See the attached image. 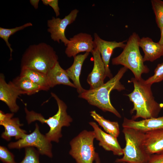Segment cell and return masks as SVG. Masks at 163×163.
I'll return each instance as SVG.
<instances>
[{"label":"cell","instance_id":"cell-33","mask_svg":"<svg viewBox=\"0 0 163 163\" xmlns=\"http://www.w3.org/2000/svg\"><path fill=\"white\" fill-rule=\"evenodd\" d=\"M96 163H100V159L99 158V156L97 157L96 159L95 160Z\"/></svg>","mask_w":163,"mask_h":163},{"label":"cell","instance_id":"cell-8","mask_svg":"<svg viewBox=\"0 0 163 163\" xmlns=\"http://www.w3.org/2000/svg\"><path fill=\"white\" fill-rule=\"evenodd\" d=\"M31 133L26 134L21 139L15 142H11L8 145L9 149H20L27 147L36 148L40 154L45 155L50 158L53 157L51 142L42 134L37 123Z\"/></svg>","mask_w":163,"mask_h":163},{"label":"cell","instance_id":"cell-15","mask_svg":"<svg viewBox=\"0 0 163 163\" xmlns=\"http://www.w3.org/2000/svg\"><path fill=\"white\" fill-rule=\"evenodd\" d=\"M92 54L94 66L92 71L88 76L87 82L90 86V89H94L104 84L106 75L105 65L99 51L97 48H94Z\"/></svg>","mask_w":163,"mask_h":163},{"label":"cell","instance_id":"cell-22","mask_svg":"<svg viewBox=\"0 0 163 163\" xmlns=\"http://www.w3.org/2000/svg\"><path fill=\"white\" fill-rule=\"evenodd\" d=\"M20 76L27 78L42 88L44 91L50 89L46 74L34 70L21 69Z\"/></svg>","mask_w":163,"mask_h":163},{"label":"cell","instance_id":"cell-29","mask_svg":"<svg viewBox=\"0 0 163 163\" xmlns=\"http://www.w3.org/2000/svg\"><path fill=\"white\" fill-rule=\"evenodd\" d=\"M43 4L46 5H49L53 9L56 17L60 15V9L58 5V0H42Z\"/></svg>","mask_w":163,"mask_h":163},{"label":"cell","instance_id":"cell-16","mask_svg":"<svg viewBox=\"0 0 163 163\" xmlns=\"http://www.w3.org/2000/svg\"><path fill=\"white\" fill-rule=\"evenodd\" d=\"M122 126L135 129L144 133L154 130L163 129V116L139 121L124 117Z\"/></svg>","mask_w":163,"mask_h":163},{"label":"cell","instance_id":"cell-13","mask_svg":"<svg viewBox=\"0 0 163 163\" xmlns=\"http://www.w3.org/2000/svg\"><path fill=\"white\" fill-rule=\"evenodd\" d=\"M23 93L18 90L11 81L7 83L4 75L0 74V100L5 103L12 113H17L19 109L16 101L18 96Z\"/></svg>","mask_w":163,"mask_h":163},{"label":"cell","instance_id":"cell-27","mask_svg":"<svg viewBox=\"0 0 163 163\" xmlns=\"http://www.w3.org/2000/svg\"><path fill=\"white\" fill-rule=\"evenodd\" d=\"M163 80V62L158 64L154 71V75L145 80L146 84L152 85L154 83H158Z\"/></svg>","mask_w":163,"mask_h":163},{"label":"cell","instance_id":"cell-4","mask_svg":"<svg viewBox=\"0 0 163 163\" xmlns=\"http://www.w3.org/2000/svg\"><path fill=\"white\" fill-rule=\"evenodd\" d=\"M53 48L45 43L30 45L22 56L21 69H28L46 74L58 62Z\"/></svg>","mask_w":163,"mask_h":163},{"label":"cell","instance_id":"cell-32","mask_svg":"<svg viewBox=\"0 0 163 163\" xmlns=\"http://www.w3.org/2000/svg\"><path fill=\"white\" fill-rule=\"evenodd\" d=\"M161 31V37L158 42L160 44L163 45V27L160 29Z\"/></svg>","mask_w":163,"mask_h":163},{"label":"cell","instance_id":"cell-9","mask_svg":"<svg viewBox=\"0 0 163 163\" xmlns=\"http://www.w3.org/2000/svg\"><path fill=\"white\" fill-rule=\"evenodd\" d=\"M78 12L79 11L75 9L62 19L53 17L47 21V31L50 34L52 40L59 43L61 41L66 46L70 41L65 36L66 29L68 25L75 20Z\"/></svg>","mask_w":163,"mask_h":163},{"label":"cell","instance_id":"cell-28","mask_svg":"<svg viewBox=\"0 0 163 163\" xmlns=\"http://www.w3.org/2000/svg\"><path fill=\"white\" fill-rule=\"evenodd\" d=\"M0 160L3 163H16L14 155L6 147L0 146Z\"/></svg>","mask_w":163,"mask_h":163},{"label":"cell","instance_id":"cell-5","mask_svg":"<svg viewBox=\"0 0 163 163\" xmlns=\"http://www.w3.org/2000/svg\"><path fill=\"white\" fill-rule=\"evenodd\" d=\"M140 38L136 32L130 36L123 51L118 56L112 59L113 65H121L130 70L135 78L139 80L143 74L147 73L149 69L145 65L143 57L140 53L139 43Z\"/></svg>","mask_w":163,"mask_h":163},{"label":"cell","instance_id":"cell-11","mask_svg":"<svg viewBox=\"0 0 163 163\" xmlns=\"http://www.w3.org/2000/svg\"><path fill=\"white\" fill-rule=\"evenodd\" d=\"M65 53L69 57H74L80 53H91L94 49V39L89 34L81 32L70 38Z\"/></svg>","mask_w":163,"mask_h":163},{"label":"cell","instance_id":"cell-17","mask_svg":"<svg viewBox=\"0 0 163 163\" xmlns=\"http://www.w3.org/2000/svg\"><path fill=\"white\" fill-rule=\"evenodd\" d=\"M139 45L143 51V61L153 62L163 56V45L154 42L148 37L140 38Z\"/></svg>","mask_w":163,"mask_h":163},{"label":"cell","instance_id":"cell-1","mask_svg":"<svg viewBox=\"0 0 163 163\" xmlns=\"http://www.w3.org/2000/svg\"><path fill=\"white\" fill-rule=\"evenodd\" d=\"M128 82L133 83L134 88L133 91L127 95L133 104L131 113L136 111L132 119L157 117L162 108L161 104L155 99L151 88L152 85L145 83L142 78L138 80L132 78Z\"/></svg>","mask_w":163,"mask_h":163},{"label":"cell","instance_id":"cell-35","mask_svg":"<svg viewBox=\"0 0 163 163\" xmlns=\"http://www.w3.org/2000/svg\"><path fill=\"white\" fill-rule=\"evenodd\" d=\"M126 163L123 162H121V163Z\"/></svg>","mask_w":163,"mask_h":163},{"label":"cell","instance_id":"cell-21","mask_svg":"<svg viewBox=\"0 0 163 163\" xmlns=\"http://www.w3.org/2000/svg\"><path fill=\"white\" fill-rule=\"evenodd\" d=\"M14 86L23 94L30 95L41 91H44L40 86L28 79L21 76H17L11 81Z\"/></svg>","mask_w":163,"mask_h":163},{"label":"cell","instance_id":"cell-24","mask_svg":"<svg viewBox=\"0 0 163 163\" xmlns=\"http://www.w3.org/2000/svg\"><path fill=\"white\" fill-rule=\"evenodd\" d=\"M32 26V24L31 23L29 22L21 26L11 29L0 27V37L5 41L6 45L9 48L11 53H11L13 51V49L11 47V45L8 41L9 37L16 32L23 30L27 27Z\"/></svg>","mask_w":163,"mask_h":163},{"label":"cell","instance_id":"cell-23","mask_svg":"<svg viewBox=\"0 0 163 163\" xmlns=\"http://www.w3.org/2000/svg\"><path fill=\"white\" fill-rule=\"evenodd\" d=\"M91 116L104 129V131L114 137L117 138L120 134L119 126L117 122L111 121L105 119L97 113L95 110L90 112Z\"/></svg>","mask_w":163,"mask_h":163},{"label":"cell","instance_id":"cell-26","mask_svg":"<svg viewBox=\"0 0 163 163\" xmlns=\"http://www.w3.org/2000/svg\"><path fill=\"white\" fill-rule=\"evenodd\" d=\"M25 149V155L20 162L16 163H40V154L37 149L33 147H27Z\"/></svg>","mask_w":163,"mask_h":163},{"label":"cell","instance_id":"cell-12","mask_svg":"<svg viewBox=\"0 0 163 163\" xmlns=\"http://www.w3.org/2000/svg\"><path fill=\"white\" fill-rule=\"evenodd\" d=\"M94 48H97L99 51L105 65L106 77L110 79L113 77L109 64L113 50L118 47L123 49L126 46L124 43L127 40L120 42L107 41L101 39L96 33L94 34Z\"/></svg>","mask_w":163,"mask_h":163},{"label":"cell","instance_id":"cell-6","mask_svg":"<svg viewBox=\"0 0 163 163\" xmlns=\"http://www.w3.org/2000/svg\"><path fill=\"white\" fill-rule=\"evenodd\" d=\"M126 146L123 149V157L117 158L116 163H147L151 155L145 146V133L138 130L123 128Z\"/></svg>","mask_w":163,"mask_h":163},{"label":"cell","instance_id":"cell-25","mask_svg":"<svg viewBox=\"0 0 163 163\" xmlns=\"http://www.w3.org/2000/svg\"><path fill=\"white\" fill-rule=\"evenodd\" d=\"M151 2L155 15L156 24L160 29L163 27V1L152 0Z\"/></svg>","mask_w":163,"mask_h":163},{"label":"cell","instance_id":"cell-10","mask_svg":"<svg viewBox=\"0 0 163 163\" xmlns=\"http://www.w3.org/2000/svg\"><path fill=\"white\" fill-rule=\"evenodd\" d=\"M13 113H5L0 110V125L4 128V131L1 134V137L9 141L12 137L17 140L22 138L26 134V131L21 128L23 126L18 117H13Z\"/></svg>","mask_w":163,"mask_h":163},{"label":"cell","instance_id":"cell-30","mask_svg":"<svg viewBox=\"0 0 163 163\" xmlns=\"http://www.w3.org/2000/svg\"><path fill=\"white\" fill-rule=\"evenodd\" d=\"M147 163H163V150L151 155Z\"/></svg>","mask_w":163,"mask_h":163},{"label":"cell","instance_id":"cell-18","mask_svg":"<svg viewBox=\"0 0 163 163\" xmlns=\"http://www.w3.org/2000/svg\"><path fill=\"white\" fill-rule=\"evenodd\" d=\"M89 54V53L85 52L84 54L78 55L74 57L72 64L66 70L69 78L72 81L79 94L82 93L85 90L80 84L79 77L83 64Z\"/></svg>","mask_w":163,"mask_h":163},{"label":"cell","instance_id":"cell-3","mask_svg":"<svg viewBox=\"0 0 163 163\" xmlns=\"http://www.w3.org/2000/svg\"><path fill=\"white\" fill-rule=\"evenodd\" d=\"M51 94L56 100L58 107V111L55 115L46 119L41 113L32 110L30 111L25 107L24 108L25 118L29 124L36 121L42 124H46L49 126L50 129L45 134L46 137L51 142L58 143L62 137V128L70 126L72 119L67 113V106L64 102L55 93L52 92Z\"/></svg>","mask_w":163,"mask_h":163},{"label":"cell","instance_id":"cell-14","mask_svg":"<svg viewBox=\"0 0 163 163\" xmlns=\"http://www.w3.org/2000/svg\"><path fill=\"white\" fill-rule=\"evenodd\" d=\"M89 124L93 129L95 139L99 141V145L105 150L112 151L115 155H123V150L118 141L117 138L103 131L97 124L90 122Z\"/></svg>","mask_w":163,"mask_h":163},{"label":"cell","instance_id":"cell-2","mask_svg":"<svg viewBox=\"0 0 163 163\" xmlns=\"http://www.w3.org/2000/svg\"><path fill=\"white\" fill-rule=\"evenodd\" d=\"M127 70L126 67H122L114 77L106 83L94 89H85L79 94V97L85 100L90 104L104 111L110 112L121 118L120 114L112 104L110 96V92L113 90L121 91L125 89L120 81Z\"/></svg>","mask_w":163,"mask_h":163},{"label":"cell","instance_id":"cell-7","mask_svg":"<svg viewBox=\"0 0 163 163\" xmlns=\"http://www.w3.org/2000/svg\"><path fill=\"white\" fill-rule=\"evenodd\" d=\"M95 139L93 131L85 130L70 141L69 153L76 163H93L95 161L99 155L95 151Z\"/></svg>","mask_w":163,"mask_h":163},{"label":"cell","instance_id":"cell-19","mask_svg":"<svg viewBox=\"0 0 163 163\" xmlns=\"http://www.w3.org/2000/svg\"><path fill=\"white\" fill-rule=\"evenodd\" d=\"M46 74L50 88L59 85H65L75 88L74 85L70 82L66 70L61 67L58 62Z\"/></svg>","mask_w":163,"mask_h":163},{"label":"cell","instance_id":"cell-34","mask_svg":"<svg viewBox=\"0 0 163 163\" xmlns=\"http://www.w3.org/2000/svg\"><path fill=\"white\" fill-rule=\"evenodd\" d=\"M161 107L162 108H163V103H161Z\"/></svg>","mask_w":163,"mask_h":163},{"label":"cell","instance_id":"cell-20","mask_svg":"<svg viewBox=\"0 0 163 163\" xmlns=\"http://www.w3.org/2000/svg\"><path fill=\"white\" fill-rule=\"evenodd\" d=\"M145 146L149 154L163 150V129L154 130L145 133Z\"/></svg>","mask_w":163,"mask_h":163},{"label":"cell","instance_id":"cell-31","mask_svg":"<svg viewBox=\"0 0 163 163\" xmlns=\"http://www.w3.org/2000/svg\"><path fill=\"white\" fill-rule=\"evenodd\" d=\"M40 1L39 0H30V4L34 7V8L37 9L38 8V4Z\"/></svg>","mask_w":163,"mask_h":163}]
</instances>
